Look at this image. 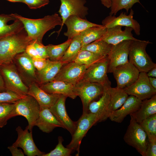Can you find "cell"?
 <instances>
[{"mask_svg":"<svg viewBox=\"0 0 156 156\" xmlns=\"http://www.w3.org/2000/svg\"><path fill=\"white\" fill-rule=\"evenodd\" d=\"M11 14L22 23L28 37L33 41L36 40L42 42L47 32L62 24L61 18L57 13L37 19L26 18L16 13Z\"/></svg>","mask_w":156,"mask_h":156,"instance_id":"6da1fadb","label":"cell"},{"mask_svg":"<svg viewBox=\"0 0 156 156\" xmlns=\"http://www.w3.org/2000/svg\"><path fill=\"white\" fill-rule=\"evenodd\" d=\"M24 29L18 33L0 40L1 65L12 62L17 55L25 51L27 46L33 42L28 37Z\"/></svg>","mask_w":156,"mask_h":156,"instance_id":"7a4b0ae2","label":"cell"},{"mask_svg":"<svg viewBox=\"0 0 156 156\" xmlns=\"http://www.w3.org/2000/svg\"><path fill=\"white\" fill-rule=\"evenodd\" d=\"M151 43L148 40L139 39L131 40L129 49V61L140 72L147 73L156 66L146 51L147 45Z\"/></svg>","mask_w":156,"mask_h":156,"instance_id":"3957f363","label":"cell"},{"mask_svg":"<svg viewBox=\"0 0 156 156\" xmlns=\"http://www.w3.org/2000/svg\"><path fill=\"white\" fill-rule=\"evenodd\" d=\"M0 72L6 90L22 96L27 95L29 87L23 81L13 62L1 64Z\"/></svg>","mask_w":156,"mask_h":156,"instance_id":"277c9868","label":"cell"},{"mask_svg":"<svg viewBox=\"0 0 156 156\" xmlns=\"http://www.w3.org/2000/svg\"><path fill=\"white\" fill-rule=\"evenodd\" d=\"M15 104L14 117H25L28 122L29 131H32L40 111L38 103L33 97L27 94L17 100Z\"/></svg>","mask_w":156,"mask_h":156,"instance_id":"5b68a950","label":"cell"},{"mask_svg":"<svg viewBox=\"0 0 156 156\" xmlns=\"http://www.w3.org/2000/svg\"><path fill=\"white\" fill-rule=\"evenodd\" d=\"M130 123L124 137L125 142L135 148L142 156H146L148 143L146 132L131 115Z\"/></svg>","mask_w":156,"mask_h":156,"instance_id":"8992f818","label":"cell"},{"mask_svg":"<svg viewBox=\"0 0 156 156\" xmlns=\"http://www.w3.org/2000/svg\"><path fill=\"white\" fill-rule=\"evenodd\" d=\"M99 122L97 116L90 113L82 114L76 121L75 131L72 135V139L66 147L76 151V156H79L82 140L89 130L96 122Z\"/></svg>","mask_w":156,"mask_h":156,"instance_id":"52a82bcc","label":"cell"},{"mask_svg":"<svg viewBox=\"0 0 156 156\" xmlns=\"http://www.w3.org/2000/svg\"><path fill=\"white\" fill-rule=\"evenodd\" d=\"M77 96L81 99L83 106V114L88 113L89 104L101 95L104 86L101 84L81 80L75 85Z\"/></svg>","mask_w":156,"mask_h":156,"instance_id":"ba28073f","label":"cell"},{"mask_svg":"<svg viewBox=\"0 0 156 156\" xmlns=\"http://www.w3.org/2000/svg\"><path fill=\"white\" fill-rule=\"evenodd\" d=\"M61 4L58 12L62 20V24L57 32L58 36L62 31L66 19L71 15H75L86 19L88 8L86 6V0H59Z\"/></svg>","mask_w":156,"mask_h":156,"instance_id":"9c48e42d","label":"cell"},{"mask_svg":"<svg viewBox=\"0 0 156 156\" xmlns=\"http://www.w3.org/2000/svg\"><path fill=\"white\" fill-rule=\"evenodd\" d=\"M12 62L23 81L27 86L37 82L36 72L31 58L25 51L17 55Z\"/></svg>","mask_w":156,"mask_h":156,"instance_id":"30bf717a","label":"cell"},{"mask_svg":"<svg viewBox=\"0 0 156 156\" xmlns=\"http://www.w3.org/2000/svg\"><path fill=\"white\" fill-rule=\"evenodd\" d=\"M124 90L128 95L133 96L142 101L156 94V90L151 86L146 73L144 72H140L136 80Z\"/></svg>","mask_w":156,"mask_h":156,"instance_id":"8fae6325","label":"cell"},{"mask_svg":"<svg viewBox=\"0 0 156 156\" xmlns=\"http://www.w3.org/2000/svg\"><path fill=\"white\" fill-rule=\"evenodd\" d=\"M90 66L74 62L65 63L54 80L62 81L75 85L82 79L86 70Z\"/></svg>","mask_w":156,"mask_h":156,"instance_id":"7c38bea8","label":"cell"},{"mask_svg":"<svg viewBox=\"0 0 156 156\" xmlns=\"http://www.w3.org/2000/svg\"><path fill=\"white\" fill-rule=\"evenodd\" d=\"M109 60L107 56L89 66L81 80L100 83L103 86L111 84L107 76Z\"/></svg>","mask_w":156,"mask_h":156,"instance_id":"4fadbf2b","label":"cell"},{"mask_svg":"<svg viewBox=\"0 0 156 156\" xmlns=\"http://www.w3.org/2000/svg\"><path fill=\"white\" fill-rule=\"evenodd\" d=\"M17 138L12 145L22 149L24 154L27 156H42L45 153L37 148L34 141L32 131H29L27 126L25 130L18 126L16 129Z\"/></svg>","mask_w":156,"mask_h":156,"instance_id":"5bb4252c","label":"cell"},{"mask_svg":"<svg viewBox=\"0 0 156 156\" xmlns=\"http://www.w3.org/2000/svg\"><path fill=\"white\" fill-rule=\"evenodd\" d=\"M140 73L138 69L129 61L116 67L112 73L116 81V87L124 89L136 80Z\"/></svg>","mask_w":156,"mask_h":156,"instance_id":"9a60e30c","label":"cell"},{"mask_svg":"<svg viewBox=\"0 0 156 156\" xmlns=\"http://www.w3.org/2000/svg\"><path fill=\"white\" fill-rule=\"evenodd\" d=\"M131 40H126L112 45L107 56L109 64L107 73H112L116 67L129 62V49Z\"/></svg>","mask_w":156,"mask_h":156,"instance_id":"2e32d148","label":"cell"},{"mask_svg":"<svg viewBox=\"0 0 156 156\" xmlns=\"http://www.w3.org/2000/svg\"><path fill=\"white\" fill-rule=\"evenodd\" d=\"M133 14L134 11L131 9L129 15L123 12L117 17L109 15L102 21V25L106 28L117 26L130 27L136 35L139 36L140 34V25L138 22L133 18Z\"/></svg>","mask_w":156,"mask_h":156,"instance_id":"e0dca14e","label":"cell"},{"mask_svg":"<svg viewBox=\"0 0 156 156\" xmlns=\"http://www.w3.org/2000/svg\"><path fill=\"white\" fill-rule=\"evenodd\" d=\"M67 97L61 95L56 103L49 109L63 128L67 130L72 135L75 131L76 121H73L67 113L65 107V101Z\"/></svg>","mask_w":156,"mask_h":156,"instance_id":"ac0fdd59","label":"cell"},{"mask_svg":"<svg viewBox=\"0 0 156 156\" xmlns=\"http://www.w3.org/2000/svg\"><path fill=\"white\" fill-rule=\"evenodd\" d=\"M111 84L103 86V92L99 99L92 101L88 106V112L96 115L99 122L104 121L109 118L108 107L110 100L109 88Z\"/></svg>","mask_w":156,"mask_h":156,"instance_id":"d6986e66","label":"cell"},{"mask_svg":"<svg viewBox=\"0 0 156 156\" xmlns=\"http://www.w3.org/2000/svg\"><path fill=\"white\" fill-rule=\"evenodd\" d=\"M133 29L130 27H125L124 30L122 27L117 26L107 28L106 31L100 39L108 44L116 45L126 40H137L132 33Z\"/></svg>","mask_w":156,"mask_h":156,"instance_id":"ffe728a7","label":"cell"},{"mask_svg":"<svg viewBox=\"0 0 156 156\" xmlns=\"http://www.w3.org/2000/svg\"><path fill=\"white\" fill-rule=\"evenodd\" d=\"M39 86L49 94L63 95L72 99L77 96L75 85L64 81L54 80Z\"/></svg>","mask_w":156,"mask_h":156,"instance_id":"44dd1931","label":"cell"},{"mask_svg":"<svg viewBox=\"0 0 156 156\" xmlns=\"http://www.w3.org/2000/svg\"><path fill=\"white\" fill-rule=\"evenodd\" d=\"M142 101L135 96L130 95L120 108L110 114L109 118L112 121L120 123L127 116L132 114L139 109Z\"/></svg>","mask_w":156,"mask_h":156,"instance_id":"7402d4cb","label":"cell"},{"mask_svg":"<svg viewBox=\"0 0 156 156\" xmlns=\"http://www.w3.org/2000/svg\"><path fill=\"white\" fill-rule=\"evenodd\" d=\"M64 24L66 26L67 30L64 35L67 37L68 39H72L89 27L100 25L75 15L69 16L65 21Z\"/></svg>","mask_w":156,"mask_h":156,"instance_id":"603a6c76","label":"cell"},{"mask_svg":"<svg viewBox=\"0 0 156 156\" xmlns=\"http://www.w3.org/2000/svg\"><path fill=\"white\" fill-rule=\"evenodd\" d=\"M27 94L33 97L40 105V109L49 108L57 101L60 94H49L46 92L36 83H33L28 87Z\"/></svg>","mask_w":156,"mask_h":156,"instance_id":"cb8c5ba5","label":"cell"},{"mask_svg":"<svg viewBox=\"0 0 156 156\" xmlns=\"http://www.w3.org/2000/svg\"><path fill=\"white\" fill-rule=\"evenodd\" d=\"M24 29L22 23L11 14H0V40Z\"/></svg>","mask_w":156,"mask_h":156,"instance_id":"d4e9b609","label":"cell"},{"mask_svg":"<svg viewBox=\"0 0 156 156\" xmlns=\"http://www.w3.org/2000/svg\"><path fill=\"white\" fill-rule=\"evenodd\" d=\"M35 126L38 127L42 132L47 133L52 132L57 127L63 128L62 125L51 113L49 108H47L40 109Z\"/></svg>","mask_w":156,"mask_h":156,"instance_id":"484cf974","label":"cell"},{"mask_svg":"<svg viewBox=\"0 0 156 156\" xmlns=\"http://www.w3.org/2000/svg\"><path fill=\"white\" fill-rule=\"evenodd\" d=\"M65 64L61 61H53L49 60L44 68L40 71L36 72L37 83L40 85L53 80Z\"/></svg>","mask_w":156,"mask_h":156,"instance_id":"4316f807","label":"cell"},{"mask_svg":"<svg viewBox=\"0 0 156 156\" xmlns=\"http://www.w3.org/2000/svg\"><path fill=\"white\" fill-rule=\"evenodd\" d=\"M156 114V95L142 101L139 109L130 114L139 124L144 120Z\"/></svg>","mask_w":156,"mask_h":156,"instance_id":"83f0119b","label":"cell"},{"mask_svg":"<svg viewBox=\"0 0 156 156\" xmlns=\"http://www.w3.org/2000/svg\"><path fill=\"white\" fill-rule=\"evenodd\" d=\"M110 100L108 107L109 116L110 114L120 108L125 103L129 95L123 89L117 87L109 88Z\"/></svg>","mask_w":156,"mask_h":156,"instance_id":"f1b7e54d","label":"cell"},{"mask_svg":"<svg viewBox=\"0 0 156 156\" xmlns=\"http://www.w3.org/2000/svg\"><path fill=\"white\" fill-rule=\"evenodd\" d=\"M107 29L102 25H100L89 27L83 31L79 35L82 47L100 39Z\"/></svg>","mask_w":156,"mask_h":156,"instance_id":"f546056e","label":"cell"},{"mask_svg":"<svg viewBox=\"0 0 156 156\" xmlns=\"http://www.w3.org/2000/svg\"><path fill=\"white\" fill-rule=\"evenodd\" d=\"M72 39L58 45L49 44L46 46L48 59L53 61H60L70 44Z\"/></svg>","mask_w":156,"mask_h":156,"instance_id":"4dcf8cb0","label":"cell"},{"mask_svg":"<svg viewBox=\"0 0 156 156\" xmlns=\"http://www.w3.org/2000/svg\"><path fill=\"white\" fill-rule=\"evenodd\" d=\"M112 46L100 39L82 47L81 49L89 51L101 56L107 57L111 51Z\"/></svg>","mask_w":156,"mask_h":156,"instance_id":"1f68e13d","label":"cell"},{"mask_svg":"<svg viewBox=\"0 0 156 156\" xmlns=\"http://www.w3.org/2000/svg\"><path fill=\"white\" fill-rule=\"evenodd\" d=\"M82 47L80 35L74 37L60 61L65 63L73 62Z\"/></svg>","mask_w":156,"mask_h":156,"instance_id":"d6a6232c","label":"cell"},{"mask_svg":"<svg viewBox=\"0 0 156 156\" xmlns=\"http://www.w3.org/2000/svg\"><path fill=\"white\" fill-rule=\"evenodd\" d=\"M106 57L99 55L87 50L81 49L73 62L81 64L90 66Z\"/></svg>","mask_w":156,"mask_h":156,"instance_id":"836d02e7","label":"cell"},{"mask_svg":"<svg viewBox=\"0 0 156 156\" xmlns=\"http://www.w3.org/2000/svg\"><path fill=\"white\" fill-rule=\"evenodd\" d=\"M109 15L115 16L118 12L125 9L127 14L130 9L136 3L140 4V0H110Z\"/></svg>","mask_w":156,"mask_h":156,"instance_id":"e575fe53","label":"cell"},{"mask_svg":"<svg viewBox=\"0 0 156 156\" xmlns=\"http://www.w3.org/2000/svg\"><path fill=\"white\" fill-rule=\"evenodd\" d=\"M15 106V103L0 104V128L4 127L9 119L14 117Z\"/></svg>","mask_w":156,"mask_h":156,"instance_id":"d590c367","label":"cell"},{"mask_svg":"<svg viewBox=\"0 0 156 156\" xmlns=\"http://www.w3.org/2000/svg\"><path fill=\"white\" fill-rule=\"evenodd\" d=\"M63 140L61 136L58 137V143L55 148L42 156H70L74 151L73 149L65 147L62 144Z\"/></svg>","mask_w":156,"mask_h":156,"instance_id":"8d00e7d4","label":"cell"},{"mask_svg":"<svg viewBox=\"0 0 156 156\" xmlns=\"http://www.w3.org/2000/svg\"><path fill=\"white\" fill-rule=\"evenodd\" d=\"M139 124L147 136H156V114L144 120Z\"/></svg>","mask_w":156,"mask_h":156,"instance_id":"74e56055","label":"cell"},{"mask_svg":"<svg viewBox=\"0 0 156 156\" xmlns=\"http://www.w3.org/2000/svg\"><path fill=\"white\" fill-rule=\"evenodd\" d=\"M25 96L20 95L9 90L1 92H0V104L14 103L17 100Z\"/></svg>","mask_w":156,"mask_h":156,"instance_id":"f35d334b","label":"cell"},{"mask_svg":"<svg viewBox=\"0 0 156 156\" xmlns=\"http://www.w3.org/2000/svg\"><path fill=\"white\" fill-rule=\"evenodd\" d=\"M148 143L145 156H156V136H147Z\"/></svg>","mask_w":156,"mask_h":156,"instance_id":"ab89813d","label":"cell"},{"mask_svg":"<svg viewBox=\"0 0 156 156\" xmlns=\"http://www.w3.org/2000/svg\"><path fill=\"white\" fill-rule=\"evenodd\" d=\"M49 2V0H23V3L31 9L40 8L48 4Z\"/></svg>","mask_w":156,"mask_h":156,"instance_id":"60d3db41","label":"cell"},{"mask_svg":"<svg viewBox=\"0 0 156 156\" xmlns=\"http://www.w3.org/2000/svg\"><path fill=\"white\" fill-rule=\"evenodd\" d=\"M33 42L40 58L48 59L46 46L44 45L42 42L36 40L34 41Z\"/></svg>","mask_w":156,"mask_h":156,"instance_id":"b9f144b4","label":"cell"},{"mask_svg":"<svg viewBox=\"0 0 156 156\" xmlns=\"http://www.w3.org/2000/svg\"><path fill=\"white\" fill-rule=\"evenodd\" d=\"M33 65L37 71H40L44 68L47 65L49 59L40 58H31Z\"/></svg>","mask_w":156,"mask_h":156,"instance_id":"7bdbcfd3","label":"cell"},{"mask_svg":"<svg viewBox=\"0 0 156 156\" xmlns=\"http://www.w3.org/2000/svg\"><path fill=\"white\" fill-rule=\"evenodd\" d=\"M25 52L31 58H40L33 42L27 46Z\"/></svg>","mask_w":156,"mask_h":156,"instance_id":"ee69618b","label":"cell"},{"mask_svg":"<svg viewBox=\"0 0 156 156\" xmlns=\"http://www.w3.org/2000/svg\"><path fill=\"white\" fill-rule=\"evenodd\" d=\"M8 148L9 149L12 156H24L25 154L22 150L13 145L9 146Z\"/></svg>","mask_w":156,"mask_h":156,"instance_id":"f6af8a7d","label":"cell"},{"mask_svg":"<svg viewBox=\"0 0 156 156\" xmlns=\"http://www.w3.org/2000/svg\"><path fill=\"white\" fill-rule=\"evenodd\" d=\"M146 73L148 77H156V66L152 68Z\"/></svg>","mask_w":156,"mask_h":156,"instance_id":"bcb514c9","label":"cell"},{"mask_svg":"<svg viewBox=\"0 0 156 156\" xmlns=\"http://www.w3.org/2000/svg\"><path fill=\"white\" fill-rule=\"evenodd\" d=\"M1 64H0V65ZM6 90L5 89L4 82L0 72V92Z\"/></svg>","mask_w":156,"mask_h":156,"instance_id":"7dc6e473","label":"cell"},{"mask_svg":"<svg viewBox=\"0 0 156 156\" xmlns=\"http://www.w3.org/2000/svg\"><path fill=\"white\" fill-rule=\"evenodd\" d=\"M149 83L151 86L156 90V78L154 77H148Z\"/></svg>","mask_w":156,"mask_h":156,"instance_id":"c3c4849f","label":"cell"},{"mask_svg":"<svg viewBox=\"0 0 156 156\" xmlns=\"http://www.w3.org/2000/svg\"><path fill=\"white\" fill-rule=\"evenodd\" d=\"M101 4L107 8H109L111 6L110 0H100Z\"/></svg>","mask_w":156,"mask_h":156,"instance_id":"681fc988","label":"cell"},{"mask_svg":"<svg viewBox=\"0 0 156 156\" xmlns=\"http://www.w3.org/2000/svg\"><path fill=\"white\" fill-rule=\"evenodd\" d=\"M9 1L12 2H18L23 3V0H7Z\"/></svg>","mask_w":156,"mask_h":156,"instance_id":"f907efd6","label":"cell"}]
</instances>
